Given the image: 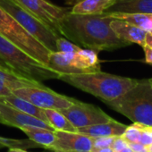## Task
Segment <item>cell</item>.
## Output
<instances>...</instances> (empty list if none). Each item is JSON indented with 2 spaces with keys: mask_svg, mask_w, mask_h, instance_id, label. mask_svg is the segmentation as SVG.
Instances as JSON below:
<instances>
[{
  "mask_svg": "<svg viewBox=\"0 0 152 152\" xmlns=\"http://www.w3.org/2000/svg\"><path fill=\"white\" fill-rule=\"evenodd\" d=\"M21 130L27 135L28 139L39 144L43 148H49L56 140V133L54 130L25 126Z\"/></svg>",
  "mask_w": 152,
  "mask_h": 152,
  "instance_id": "d6986e66",
  "label": "cell"
},
{
  "mask_svg": "<svg viewBox=\"0 0 152 152\" xmlns=\"http://www.w3.org/2000/svg\"><path fill=\"white\" fill-rule=\"evenodd\" d=\"M91 152H114L111 147H105V148H92Z\"/></svg>",
  "mask_w": 152,
  "mask_h": 152,
  "instance_id": "f546056e",
  "label": "cell"
},
{
  "mask_svg": "<svg viewBox=\"0 0 152 152\" xmlns=\"http://www.w3.org/2000/svg\"><path fill=\"white\" fill-rule=\"evenodd\" d=\"M0 124H5V121H4V119H3V117H2L1 114H0Z\"/></svg>",
  "mask_w": 152,
  "mask_h": 152,
  "instance_id": "d6a6232c",
  "label": "cell"
},
{
  "mask_svg": "<svg viewBox=\"0 0 152 152\" xmlns=\"http://www.w3.org/2000/svg\"><path fill=\"white\" fill-rule=\"evenodd\" d=\"M149 32H151V33H152V31H149Z\"/></svg>",
  "mask_w": 152,
  "mask_h": 152,
  "instance_id": "8d00e7d4",
  "label": "cell"
},
{
  "mask_svg": "<svg viewBox=\"0 0 152 152\" xmlns=\"http://www.w3.org/2000/svg\"><path fill=\"white\" fill-rule=\"evenodd\" d=\"M115 1V0H67L66 4L72 6L70 13L72 15H101Z\"/></svg>",
  "mask_w": 152,
  "mask_h": 152,
  "instance_id": "5bb4252c",
  "label": "cell"
},
{
  "mask_svg": "<svg viewBox=\"0 0 152 152\" xmlns=\"http://www.w3.org/2000/svg\"><path fill=\"white\" fill-rule=\"evenodd\" d=\"M128 146H129L128 142L122 136H116L114 139L111 148L114 150V152H120L122 149H124V148H126Z\"/></svg>",
  "mask_w": 152,
  "mask_h": 152,
  "instance_id": "4316f807",
  "label": "cell"
},
{
  "mask_svg": "<svg viewBox=\"0 0 152 152\" xmlns=\"http://www.w3.org/2000/svg\"><path fill=\"white\" fill-rule=\"evenodd\" d=\"M0 61L25 77L39 82L58 79L59 74L34 59L18 46L0 35Z\"/></svg>",
  "mask_w": 152,
  "mask_h": 152,
  "instance_id": "277c9868",
  "label": "cell"
},
{
  "mask_svg": "<svg viewBox=\"0 0 152 152\" xmlns=\"http://www.w3.org/2000/svg\"><path fill=\"white\" fill-rule=\"evenodd\" d=\"M7 152H29V151L23 148H9Z\"/></svg>",
  "mask_w": 152,
  "mask_h": 152,
  "instance_id": "4dcf8cb0",
  "label": "cell"
},
{
  "mask_svg": "<svg viewBox=\"0 0 152 152\" xmlns=\"http://www.w3.org/2000/svg\"><path fill=\"white\" fill-rule=\"evenodd\" d=\"M0 83L7 86L12 92L15 90L31 87V86H42L43 84L39 82L29 79L23 76L12 69L0 66Z\"/></svg>",
  "mask_w": 152,
  "mask_h": 152,
  "instance_id": "e0dca14e",
  "label": "cell"
},
{
  "mask_svg": "<svg viewBox=\"0 0 152 152\" xmlns=\"http://www.w3.org/2000/svg\"><path fill=\"white\" fill-rule=\"evenodd\" d=\"M104 103L133 123L152 126V87L148 79L138 80L122 96Z\"/></svg>",
  "mask_w": 152,
  "mask_h": 152,
  "instance_id": "3957f363",
  "label": "cell"
},
{
  "mask_svg": "<svg viewBox=\"0 0 152 152\" xmlns=\"http://www.w3.org/2000/svg\"><path fill=\"white\" fill-rule=\"evenodd\" d=\"M59 111L64 115V116L76 129L107 123L113 119L99 107L83 103L79 100L69 107Z\"/></svg>",
  "mask_w": 152,
  "mask_h": 152,
  "instance_id": "30bf717a",
  "label": "cell"
},
{
  "mask_svg": "<svg viewBox=\"0 0 152 152\" xmlns=\"http://www.w3.org/2000/svg\"><path fill=\"white\" fill-rule=\"evenodd\" d=\"M56 51L64 52V53H74L83 48L64 37H59L56 39Z\"/></svg>",
  "mask_w": 152,
  "mask_h": 152,
  "instance_id": "cb8c5ba5",
  "label": "cell"
},
{
  "mask_svg": "<svg viewBox=\"0 0 152 152\" xmlns=\"http://www.w3.org/2000/svg\"><path fill=\"white\" fill-rule=\"evenodd\" d=\"M129 147L132 149L133 152H149L148 148L140 144V142H133V143H128Z\"/></svg>",
  "mask_w": 152,
  "mask_h": 152,
  "instance_id": "83f0119b",
  "label": "cell"
},
{
  "mask_svg": "<svg viewBox=\"0 0 152 152\" xmlns=\"http://www.w3.org/2000/svg\"><path fill=\"white\" fill-rule=\"evenodd\" d=\"M61 80L72 87L91 94L103 102L111 101L132 88L138 80L100 71L87 73L61 74Z\"/></svg>",
  "mask_w": 152,
  "mask_h": 152,
  "instance_id": "7a4b0ae2",
  "label": "cell"
},
{
  "mask_svg": "<svg viewBox=\"0 0 152 152\" xmlns=\"http://www.w3.org/2000/svg\"><path fill=\"white\" fill-rule=\"evenodd\" d=\"M148 81H149V83H150V85H151V87H152V78L148 79Z\"/></svg>",
  "mask_w": 152,
  "mask_h": 152,
  "instance_id": "e575fe53",
  "label": "cell"
},
{
  "mask_svg": "<svg viewBox=\"0 0 152 152\" xmlns=\"http://www.w3.org/2000/svg\"><path fill=\"white\" fill-rule=\"evenodd\" d=\"M104 13L152 14V0H115Z\"/></svg>",
  "mask_w": 152,
  "mask_h": 152,
  "instance_id": "2e32d148",
  "label": "cell"
},
{
  "mask_svg": "<svg viewBox=\"0 0 152 152\" xmlns=\"http://www.w3.org/2000/svg\"><path fill=\"white\" fill-rule=\"evenodd\" d=\"M48 66L61 74L87 73L100 71V61L98 52L81 48L74 53L50 52Z\"/></svg>",
  "mask_w": 152,
  "mask_h": 152,
  "instance_id": "5b68a950",
  "label": "cell"
},
{
  "mask_svg": "<svg viewBox=\"0 0 152 152\" xmlns=\"http://www.w3.org/2000/svg\"><path fill=\"white\" fill-rule=\"evenodd\" d=\"M112 18L120 19L130 23L141 30L149 32L152 31V14H122V13H105Z\"/></svg>",
  "mask_w": 152,
  "mask_h": 152,
  "instance_id": "ffe728a7",
  "label": "cell"
},
{
  "mask_svg": "<svg viewBox=\"0 0 152 152\" xmlns=\"http://www.w3.org/2000/svg\"><path fill=\"white\" fill-rule=\"evenodd\" d=\"M116 137V136H115ZM115 137L105 136V137H95L92 138V148H105L111 147Z\"/></svg>",
  "mask_w": 152,
  "mask_h": 152,
  "instance_id": "484cf974",
  "label": "cell"
},
{
  "mask_svg": "<svg viewBox=\"0 0 152 152\" xmlns=\"http://www.w3.org/2000/svg\"><path fill=\"white\" fill-rule=\"evenodd\" d=\"M110 26L120 39L129 43L130 45L134 43L140 47L144 46L145 38L148 33L147 31L130 23L116 18L112 19Z\"/></svg>",
  "mask_w": 152,
  "mask_h": 152,
  "instance_id": "4fadbf2b",
  "label": "cell"
},
{
  "mask_svg": "<svg viewBox=\"0 0 152 152\" xmlns=\"http://www.w3.org/2000/svg\"><path fill=\"white\" fill-rule=\"evenodd\" d=\"M120 152H133V151H132V148H131L128 146V147L124 148V149H122Z\"/></svg>",
  "mask_w": 152,
  "mask_h": 152,
  "instance_id": "1f68e13d",
  "label": "cell"
},
{
  "mask_svg": "<svg viewBox=\"0 0 152 152\" xmlns=\"http://www.w3.org/2000/svg\"><path fill=\"white\" fill-rule=\"evenodd\" d=\"M0 66H3V67H7V68H9V67H7V65H6V64H5L4 63H3V62H1V61H0ZM9 69H10V68H9ZM13 71H14V70H13Z\"/></svg>",
  "mask_w": 152,
  "mask_h": 152,
  "instance_id": "836d02e7",
  "label": "cell"
},
{
  "mask_svg": "<svg viewBox=\"0 0 152 152\" xmlns=\"http://www.w3.org/2000/svg\"><path fill=\"white\" fill-rule=\"evenodd\" d=\"M0 114H1L5 121V124L8 126H13L19 129L25 126H31V127H39V128L54 130L53 127L48 123L35 116L28 115L24 112L17 110L2 102H0Z\"/></svg>",
  "mask_w": 152,
  "mask_h": 152,
  "instance_id": "7c38bea8",
  "label": "cell"
},
{
  "mask_svg": "<svg viewBox=\"0 0 152 152\" xmlns=\"http://www.w3.org/2000/svg\"><path fill=\"white\" fill-rule=\"evenodd\" d=\"M150 130H151V132H152V126L150 127Z\"/></svg>",
  "mask_w": 152,
  "mask_h": 152,
  "instance_id": "d590c367",
  "label": "cell"
},
{
  "mask_svg": "<svg viewBox=\"0 0 152 152\" xmlns=\"http://www.w3.org/2000/svg\"></svg>",
  "mask_w": 152,
  "mask_h": 152,
  "instance_id": "f35d334b",
  "label": "cell"
},
{
  "mask_svg": "<svg viewBox=\"0 0 152 152\" xmlns=\"http://www.w3.org/2000/svg\"><path fill=\"white\" fill-rule=\"evenodd\" d=\"M12 91L9 90L7 86H5L3 83H0V97H4V96H8L12 94Z\"/></svg>",
  "mask_w": 152,
  "mask_h": 152,
  "instance_id": "f1b7e54d",
  "label": "cell"
},
{
  "mask_svg": "<svg viewBox=\"0 0 152 152\" xmlns=\"http://www.w3.org/2000/svg\"><path fill=\"white\" fill-rule=\"evenodd\" d=\"M31 15L48 27L56 35H60V23L70 8L56 6L47 0H15Z\"/></svg>",
  "mask_w": 152,
  "mask_h": 152,
  "instance_id": "9c48e42d",
  "label": "cell"
},
{
  "mask_svg": "<svg viewBox=\"0 0 152 152\" xmlns=\"http://www.w3.org/2000/svg\"><path fill=\"white\" fill-rule=\"evenodd\" d=\"M0 148H41L39 144L35 143L31 140H16L11 138H5L0 136Z\"/></svg>",
  "mask_w": 152,
  "mask_h": 152,
  "instance_id": "7402d4cb",
  "label": "cell"
},
{
  "mask_svg": "<svg viewBox=\"0 0 152 152\" xmlns=\"http://www.w3.org/2000/svg\"><path fill=\"white\" fill-rule=\"evenodd\" d=\"M56 140L48 149L55 152H91L92 138L78 132L55 131Z\"/></svg>",
  "mask_w": 152,
  "mask_h": 152,
  "instance_id": "8fae6325",
  "label": "cell"
},
{
  "mask_svg": "<svg viewBox=\"0 0 152 152\" xmlns=\"http://www.w3.org/2000/svg\"><path fill=\"white\" fill-rule=\"evenodd\" d=\"M149 152H152V151H149Z\"/></svg>",
  "mask_w": 152,
  "mask_h": 152,
  "instance_id": "74e56055",
  "label": "cell"
},
{
  "mask_svg": "<svg viewBox=\"0 0 152 152\" xmlns=\"http://www.w3.org/2000/svg\"><path fill=\"white\" fill-rule=\"evenodd\" d=\"M0 35L12 41L37 61L48 66L50 51L30 35L7 11L1 7H0Z\"/></svg>",
  "mask_w": 152,
  "mask_h": 152,
  "instance_id": "8992f818",
  "label": "cell"
},
{
  "mask_svg": "<svg viewBox=\"0 0 152 152\" xmlns=\"http://www.w3.org/2000/svg\"><path fill=\"white\" fill-rule=\"evenodd\" d=\"M127 125L119 123L114 119L109 122L93 124L83 128H78L77 132L83 134H85L91 138L95 137H105V136H121Z\"/></svg>",
  "mask_w": 152,
  "mask_h": 152,
  "instance_id": "9a60e30c",
  "label": "cell"
},
{
  "mask_svg": "<svg viewBox=\"0 0 152 152\" xmlns=\"http://www.w3.org/2000/svg\"><path fill=\"white\" fill-rule=\"evenodd\" d=\"M13 93L42 109L62 110L77 101V99L59 94L44 85L21 88L14 91Z\"/></svg>",
  "mask_w": 152,
  "mask_h": 152,
  "instance_id": "ba28073f",
  "label": "cell"
},
{
  "mask_svg": "<svg viewBox=\"0 0 152 152\" xmlns=\"http://www.w3.org/2000/svg\"><path fill=\"white\" fill-rule=\"evenodd\" d=\"M112 17L106 15H64L60 23V35L83 48L113 51L130 44L120 39L110 26Z\"/></svg>",
  "mask_w": 152,
  "mask_h": 152,
  "instance_id": "6da1fadb",
  "label": "cell"
},
{
  "mask_svg": "<svg viewBox=\"0 0 152 152\" xmlns=\"http://www.w3.org/2000/svg\"><path fill=\"white\" fill-rule=\"evenodd\" d=\"M140 135V124L133 123L131 125H127L124 133L121 135L128 143L138 142Z\"/></svg>",
  "mask_w": 152,
  "mask_h": 152,
  "instance_id": "603a6c76",
  "label": "cell"
},
{
  "mask_svg": "<svg viewBox=\"0 0 152 152\" xmlns=\"http://www.w3.org/2000/svg\"><path fill=\"white\" fill-rule=\"evenodd\" d=\"M145 53V63L152 64V33L148 32L145 38V43L142 47Z\"/></svg>",
  "mask_w": 152,
  "mask_h": 152,
  "instance_id": "d4e9b609",
  "label": "cell"
},
{
  "mask_svg": "<svg viewBox=\"0 0 152 152\" xmlns=\"http://www.w3.org/2000/svg\"><path fill=\"white\" fill-rule=\"evenodd\" d=\"M0 7L7 11L30 35L50 52L56 51V41L59 36L19 6L15 0H0Z\"/></svg>",
  "mask_w": 152,
  "mask_h": 152,
  "instance_id": "52a82bcc",
  "label": "cell"
},
{
  "mask_svg": "<svg viewBox=\"0 0 152 152\" xmlns=\"http://www.w3.org/2000/svg\"><path fill=\"white\" fill-rule=\"evenodd\" d=\"M0 102H2L6 105H8L17 110H20L22 112H24L28 115H31L32 116H35L46 123L48 124V119L46 117V115L44 113V109L38 107L37 106L33 105L32 103L27 101L24 99H22L14 93L8 95V96H4L0 97Z\"/></svg>",
  "mask_w": 152,
  "mask_h": 152,
  "instance_id": "ac0fdd59",
  "label": "cell"
},
{
  "mask_svg": "<svg viewBox=\"0 0 152 152\" xmlns=\"http://www.w3.org/2000/svg\"><path fill=\"white\" fill-rule=\"evenodd\" d=\"M44 113L48 119V124L53 127L55 131H64V132H77L69 120L63 115L59 110L56 109H44Z\"/></svg>",
  "mask_w": 152,
  "mask_h": 152,
  "instance_id": "44dd1931",
  "label": "cell"
}]
</instances>
